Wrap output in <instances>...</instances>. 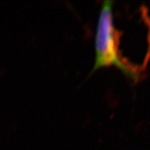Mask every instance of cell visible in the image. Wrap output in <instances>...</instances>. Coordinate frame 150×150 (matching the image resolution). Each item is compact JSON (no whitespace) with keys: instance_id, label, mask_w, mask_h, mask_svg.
<instances>
[{"instance_id":"1","label":"cell","mask_w":150,"mask_h":150,"mask_svg":"<svg viewBox=\"0 0 150 150\" xmlns=\"http://www.w3.org/2000/svg\"><path fill=\"white\" fill-rule=\"evenodd\" d=\"M112 4V0H104L101 7L95 36V60L92 72L99 67L114 65L128 77L137 81L138 72L122 61L118 54L117 33L114 27Z\"/></svg>"}]
</instances>
